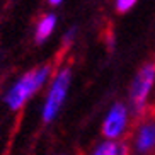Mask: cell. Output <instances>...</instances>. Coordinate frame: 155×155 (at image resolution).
Masks as SVG:
<instances>
[{"label":"cell","instance_id":"cell-3","mask_svg":"<svg viewBox=\"0 0 155 155\" xmlns=\"http://www.w3.org/2000/svg\"><path fill=\"white\" fill-rule=\"evenodd\" d=\"M68 84H70V68H65L55 78V82L51 85V91L48 94V99H46V106L45 111H43V119L46 123H50L51 119L55 118L60 106L63 104L67 91H68Z\"/></svg>","mask_w":155,"mask_h":155},{"label":"cell","instance_id":"cell-8","mask_svg":"<svg viewBox=\"0 0 155 155\" xmlns=\"http://www.w3.org/2000/svg\"><path fill=\"white\" fill-rule=\"evenodd\" d=\"M133 5H135V2H133V0H119V2H116V10L123 14V12H128Z\"/></svg>","mask_w":155,"mask_h":155},{"label":"cell","instance_id":"cell-4","mask_svg":"<svg viewBox=\"0 0 155 155\" xmlns=\"http://www.w3.org/2000/svg\"><path fill=\"white\" fill-rule=\"evenodd\" d=\"M124 124H126V107L123 104H116L102 124V133L107 138H116L121 135Z\"/></svg>","mask_w":155,"mask_h":155},{"label":"cell","instance_id":"cell-6","mask_svg":"<svg viewBox=\"0 0 155 155\" xmlns=\"http://www.w3.org/2000/svg\"><path fill=\"white\" fill-rule=\"evenodd\" d=\"M55 24H56V17L53 14H48L39 21L38 24V29H36V41L38 43H43L46 38L50 36L53 29H55Z\"/></svg>","mask_w":155,"mask_h":155},{"label":"cell","instance_id":"cell-5","mask_svg":"<svg viewBox=\"0 0 155 155\" xmlns=\"http://www.w3.org/2000/svg\"><path fill=\"white\" fill-rule=\"evenodd\" d=\"M155 145V124H147L141 128L140 135H138L137 147L140 152H148Z\"/></svg>","mask_w":155,"mask_h":155},{"label":"cell","instance_id":"cell-2","mask_svg":"<svg viewBox=\"0 0 155 155\" xmlns=\"http://www.w3.org/2000/svg\"><path fill=\"white\" fill-rule=\"evenodd\" d=\"M153 80H155V61H152V63H147L138 72V75L135 77V80L131 84V94L130 96H131V106L135 113L143 111L147 96H148V92L153 85Z\"/></svg>","mask_w":155,"mask_h":155},{"label":"cell","instance_id":"cell-9","mask_svg":"<svg viewBox=\"0 0 155 155\" xmlns=\"http://www.w3.org/2000/svg\"><path fill=\"white\" fill-rule=\"evenodd\" d=\"M61 2H58V0H53V2H50V5H60Z\"/></svg>","mask_w":155,"mask_h":155},{"label":"cell","instance_id":"cell-1","mask_svg":"<svg viewBox=\"0 0 155 155\" xmlns=\"http://www.w3.org/2000/svg\"><path fill=\"white\" fill-rule=\"evenodd\" d=\"M48 75H50V67H43L39 70H31L29 73H26L5 97L10 109H21L24 102L32 96V92L43 85Z\"/></svg>","mask_w":155,"mask_h":155},{"label":"cell","instance_id":"cell-7","mask_svg":"<svg viewBox=\"0 0 155 155\" xmlns=\"http://www.w3.org/2000/svg\"><path fill=\"white\" fill-rule=\"evenodd\" d=\"M94 155H128V147L124 141H106Z\"/></svg>","mask_w":155,"mask_h":155}]
</instances>
